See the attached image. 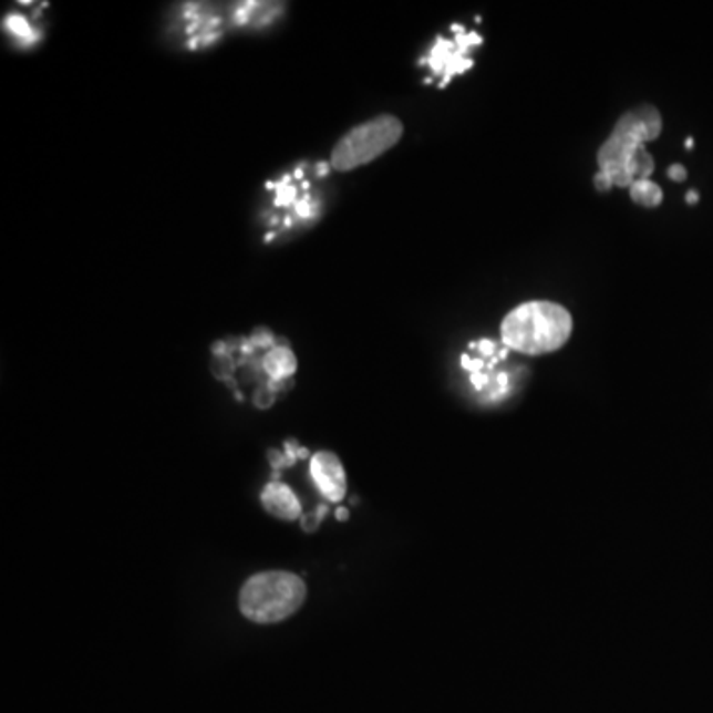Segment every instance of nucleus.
Segmentation results:
<instances>
[{
  "instance_id": "1",
  "label": "nucleus",
  "mask_w": 713,
  "mask_h": 713,
  "mask_svg": "<svg viewBox=\"0 0 713 713\" xmlns=\"http://www.w3.org/2000/svg\"><path fill=\"white\" fill-rule=\"evenodd\" d=\"M502 343L524 355H545L564 348L572 333V318L554 301H527L502 321Z\"/></svg>"
},
{
  "instance_id": "2",
  "label": "nucleus",
  "mask_w": 713,
  "mask_h": 713,
  "mask_svg": "<svg viewBox=\"0 0 713 713\" xmlns=\"http://www.w3.org/2000/svg\"><path fill=\"white\" fill-rule=\"evenodd\" d=\"M662 133V117L654 105L642 104L620 117L609 140L602 143L597 161L601 173L610 178L612 187L630 188V161L644 143L654 142Z\"/></svg>"
},
{
  "instance_id": "3",
  "label": "nucleus",
  "mask_w": 713,
  "mask_h": 713,
  "mask_svg": "<svg viewBox=\"0 0 713 713\" xmlns=\"http://www.w3.org/2000/svg\"><path fill=\"white\" fill-rule=\"evenodd\" d=\"M306 582L293 572H260L245 582L240 591V610L252 622L272 624L298 612L306 602Z\"/></svg>"
},
{
  "instance_id": "4",
  "label": "nucleus",
  "mask_w": 713,
  "mask_h": 713,
  "mask_svg": "<svg viewBox=\"0 0 713 713\" xmlns=\"http://www.w3.org/2000/svg\"><path fill=\"white\" fill-rule=\"evenodd\" d=\"M403 137V123L394 115H379L345 133L331 153V165L338 170H353L381 157Z\"/></svg>"
},
{
  "instance_id": "5",
  "label": "nucleus",
  "mask_w": 713,
  "mask_h": 713,
  "mask_svg": "<svg viewBox=\"0 0 713 713\" xmlns=\"http://www.w3.org/2000/svg\"><path fill=\"white\" fill-rule=\"evenodd\" d=\"M474 348L478 349V356H462V366L469 375V383L486 403L504 401L512 393V376L504 369L499 371L498 365L506 361L509 349L506 345L498 348L492 339H482Z\"/></svg>"
},
{
  "instance_id": "6",
  "label": "nucleus",
  "mask_w": 713,
  "mask_h": 713,
  "mask_svg": "<svg viewBox=\"0 0 713 713\" xmlns=\"http://www.w3.org/2000/svg\"><path fill=\"white\" fill-rule=\"evenodd\" d=\"M454 30L458 32V37L454 38V42H448V40H442L441 38L434 44V50H432L431 58H428L434 74L444 75L442 85L446 84L452 75L462 74V72H466L468 68H472L468 50L472 46L482 44V37L476 32L464 34V30L461 27H454Z\"/></svg>"
},
{
  "instance_id": "7",
  "label": "nucleus",
  "mask_w": 713,
  "mask_h": 713,
  "mask_svg": "<svg viewBox=\"0 0 713 713\" xmlns=\"http://www.w3.org/2000/svg\"><path fill=\"white\" fill-rule=\"evenodd\" d=\"M311 479L323 494V498L338 504L348 494V476L343 464L333 452H318L311 458Z\"/></svg>"
},
{
  "instance_id": "8",
  "label": "nucleus",
  "mask_w": 713,
  "mask_h": 713,
  "mask_svg": "<svg viewBox=\"0 0 713 713\" xmlns=\"http://www.w3.org/2000/svg\"><path fill=\"white\" fill-rule=\"evenodd\" d=\"M262 504L272 516L293 521L301 516V504L296 494L283 484H270L264 489Z\"/></svg>"
},
{
  "instance_id": "9",
  "label": "nucleus",
  "mask_w": 713,
  "mask_h": 713,
  "mask_svg": "<svg viewBox=\"0 0 713 713\" xmlns=\"http://www.w3.org/2000/svg\"><path fill=\"white\" fill-rule=\"evenodd\" d=\"M264 371L273 381H283L296 373V356L288 348H273L264 356Z\"/></svg>"
},
{
  "instance_id": "10",
  "label": "nucleus",
  "mask_w": 713,
  "mask_h": 713,
  "mask_svg": "<svg viewBox=\"0 0 713 713\" xmlns=\"http://www.w3.org/2000/svg\"><path fill=\"white\" fill-rule=\"evenodd\" d=\"M662 197H664L662 188L658 187L657 183H654V180H650V178L637 180V183L630 187V198H632L637 205H640V207H660Z\"/></svg>"
},
{
  "instance_id": "11",
  "label": "nucleus",
  "mask_w": 713,
  "mask_h": 713,
  "mask_svg": "<svg viewBox=\"0 0 713 713\" xmlns=\"http://www.w3.org/2000/svg\"><path fill=\"white\" fill-rule=\"evenodd\" d=\"M629 170L632 178H634V183L642 180V178H650V175L654 173V159H652V155L644 147L637 151L634 157L630 161Z\"/></svg>"
},
{
  "instance_id": "12",
  "label": "nucleus",
  "mask_w": 713,
  "mask_h": 713,
  "mask_svg": "<svg viewBox=\"0 0 713 713\" xmlns=\"http://www.w3.org/2000/svg\"><path fill=\"white\" fill-rule=\"evenodd\" d=\"M7 27H9L14 34L19 38H24V40H32V30H30L29 22L24 19H20V17H10L9 20H7Z\"/></svg>"
},
{
  "instance_id": "13",
  "label": "nucleus",
  "mask_w": 713,
  "mask_h": 713,
  "mask_svg": "<svg viewBox=\"0 0 713 713\" xmlns=\"http://www.w3.org/2000/svg\"><path fill=\"white\" fill-rule=\"evenodd\" d=\"M595 188H597V190H601V193H607V190H610V188H612L610 178L607 177L604 173H601V170H599V173L595 175Z\"/></svg>"
},
{
  "instance_id": "14",
  "label": "nucleus",
  "mask_w": 713,
  "mask_h": 713,
  "mask_svg": "<svg viewBox=\"0 0 713 713\" xmlns=\"http://www.w3.org/2000/svg\"><path fill=\"white\" fill-rule=\"evenodd\" d=\"M668 178H672V180H676V183H682V180L688 178V170H685V167H682V165H672V167L668 169Z\"/></svg>"
},
{
  "instance_id": "15",
  "label": "nucleus",
  "mask_w": 713,
  "mask_h": 713,
  "mask_svg": "<svg viewBox=\"0 0 713 713\" xmlns=\"http://www.w3.org/2000/svg\"><path fill=\"white\" fill-rule=\"evenodd\" d=\"M685 203H688V205H695V203H698V193H695V190H690V193L685 195Z\"/></svg>"
},
{
  "instance_id": "16",
  "label": "nucleus",
  "mask_w": 713,
  "mask_h": 713,
  "mask_svg": "<svg viewBox=\"0 0 713 713\" xmlns=\"http://www.w3.org/2000/svg\"><path fill=\"white\" fill-rule=\"evenodd\" d=\"M338 517L339 519H348V512L345 509H339Z\"/></svg>"
},
{
  "instance_id": "17",
  "label": "nucleus",
  "mask_w": 713,
  "mask_h": 713,
  "mask_svg": "<svg viewBox=\"0 0 713 713\" xmlns=\"http://www.w3.org/2000/svg\"><path fill=\"white\" fill-rule=\"evenodd\" d=\"M685 147H688V149H692V147H694V140H688V142H685Z\"/></svg>"
}]
</instances>
